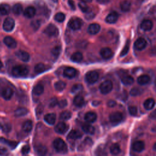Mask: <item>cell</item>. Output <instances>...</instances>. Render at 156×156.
<instances>
[{
    "mask_svg": "<svg viewBox=\"0 0 156 156\" xmlns=\"http://www.w3.org/2000/svg\"><path fill=\"white\" fill-rule=\"evenodd\" d=\"M122 82L124 86H130L134 83V79L131 76L125 75L122 77Z\"/></svg>",
    "mask_w": 156,
    "mask_h": 156,
    "instance_id": "cell-28",
    "label": "cell"
},
{
    "mask_svg": "<svg viewBox=\"0 0 156 156\" xmlns=\"http://www.w3.org/2000/svg\"><path fill=\"white\" fill-rule=\"evenodd\" d=\"M10 11V6L7 4H2L0 5V13L3 15H6L9 14Z\"/></svg>",
    "mask_w": 156,
    "mask_h": 156,
    "instance_id": "cell-36",
    "label": "cell"
},
{
    "mask_svg": "<svg viewBox=\"0 0 156 156\" xmlns=\"http://www.w3.org/2000/svg\"><path fill=\"white\" fill-rule=\"evenodd\" d=\"M142 93V90L139 87H134L130 92V95L134 96H139V95L141 94Z\"/></svg>",
    "mask_w": 156,
    "mask_h": 156,
    "instance_id": "cell-47",
    "label": "cell"
},
{
    "mask_svg": "<svg viewBox=\"0 0 156 156\" xmlns=\"http://www.w3.org/2000/svg\"><path fill=\"white\" fill-rule=\"evenodd\" d=\"M44 120L48 124L50 125H52L56 122V116L54 113H48L45 116Z\"/></svg>",
    "mask_w": 156,
    "mask_h": 156,
    "instance_id": "cell-25",
    "label": "cell"
},
{
    "mask_svg": "<svg viewBox=\"0 0 156 156\" xmlns=\"http://www.w3.org/2000/svg\"><path fill=\"white\" fill-rule=\"evenodd\" d=\"M58 106H59L60 108H64L67 106V101L65 100H62L58 102Z\"/></svg>",
    "mask_w": 156,
    "mask_h": 156,
    "instance_id": "cell-52",
    "label": "cell"
},
{
    "mask_svg": "<svg viewBox=\"0 0 156 156\" xmlns=\"http://www.w3.org/2000/svg\"><path fill=\"white\" fill-rule=\"evenodd\" d=\"M155 104V102L154 99L148 98L145 101L143 105H144V107L145 108V109H146L148 110H150L153 109Z\"/></svg>",
    "mask_w": 156,
    "mask_h": 156,
    "instance_id": "cell-33",
    "label": "cell"
},
{
    "mask_svg": "<svg viewBox=\"0 0 156 156\" xmlns=\"http://www.w3.org/2000/svg\"><path fill=\"white\" fill-rule=\"evenodd\" d=\"M28 113V110L24 107H20L17 109L15 111V116L16 117H20L26 115Z\"/></svg>",
    "mask_w": 156,
    "mask_h": 156,
    "instance_id": "cell-37",
    "label": "cell"
},
{
    "mask_svg": "<svg viewBox=\"0 0 156 156\" xmlns=\"http://www.w3.org/2000/svg\"><path fill=\"white\" fill-rule=\"evenodd\" d=\"M8 149L5 148L4 147H1L0 148V154L1 155H6L8 153Z\"/></svg>",
    "mask_w": 156,
    "mask_h": 156,
    "instance_id": "cell-55",
    "label": "cell"
},
{
    "mask_svg": "<svg viewBox=\"0 0 156 156\" xmlns=\"http://www.w3.org/2000/svg\"><path fill=\"white\" fill-rule=\"evenodd\" d=\"M30 151V147L29 145H25L22 149V153L23 155L28 154Z\"/></svg>",
    "mask_w": 156,
    "mask_h": 156,
    "instance_id": "cell-51",
    "label": "cell"
},
{
    "mask_svg": "<svg viewBox=\"0 0 156 156\" xmlns=\"http://www.w3.org/2000/svg\"><path fill=\"white\" fill-rule=\"evenodd\" d=\"M14 92L11 88L9 87H6L4 88L3 91H2V96L3 98L6 100H9L11 99V98L12 97Z\"/></svg>",
    "mask_w": 156,
    "mask_h": 156,
    "instance_id": "cell-19",
    "label": "cell"
},
{
    "mask_svg": "<svg viewBox=\"0 0 156 156\" xmlns=\"http://www.w3.org/2000/svg\"><path fill=\"white\" fill-rule=\"evenodd\" d=\"M120 8L122 11L127 12L130 10L131 8V3L128 0H124L120 3Z\"/></svg>",
    "mask_w": 156,
    "mask_h": 156,
    "instance_id": "cell-31",
    "label": "cell"
},
{
    "mask_svg": "<svg viewBox=\"0 0 156 156\" xmlns=\"http://www.w3.org/2000/svg\"><path fill=\"white\" fill-rule=\"evenodd\" d=\"M44 32L50 37H57L59 33L58 28L53 24H50L45 29Z\"/></svg>",
    "mask_w": 156,
    "mask_h": 156,
    "instance_id": "cell-7",
    "label": "cell"
},
{
    "mask_svg": "<svg viewBox=\"0 0 156 156\" xmlns=\"http://www.w3.org/2000/svg\"><path fill=\"white\" fill-rule=\"evenodd\" d=\"M23 130L26 132H29L32 129V122L31 120L26 121L23 124Z\"/></svg>",
    "mask_w": 156,
    "mask_h": 156,
    "instance_id": "cell-38",
    "label": "cell"
},
{
    "mask_svg": "<svg viewBox=\"0 0 156 156\" xmlns=\"http://www.w3.org/2000/svg\"><path fill=\"white\" fill-rule=\"evenodd\" d=\"M4 43L8 47L11 49L15 48L17 45L15 39L10 36H7L4 38Z\"/></svg>",
    "mask_w": 156,
    "mask_h": 156,
    "instance_id": "cell-14",
    "label": "cell"
},
{
    "mask_svg": "<svg viewBox=\"0 0 156 156\" xmlns=\"http://www.w3.org/2000/svg\"><path fill=\"white\" fill-rule=\"evenodd\" d=\"M54 19L55 20L57 21L58 23H62L63 22L65 19V15L64 14L62 13V12H59V13H57L55 16H54Z\"/></svg>",
    "mask_w": 156,
    "mask_h": 156,
    "instance_id": "cell-46",
    "label": "cell"
},
{
    "mask_svg": "<svg viewBox=\"0 0 156 156\" xmlns=\"http://www.w3.org/2000/svg\"><path fill=\"white\" fill-rule=\"evenodd\" d=\"M40 22L38 20H34L31 22V27L32 28L35 30V31H37L39 28H40Z\"/></svg>",
    "mask_w": 156,
    "mask_h": 156,
    "instance_id": "cell-48",
    "label": "cell"
},
{
    "mask_svg": "<svg viewBox=\"0 0 156 156\" xmlns=\"http://www.w3.org/2000/svg\"><path fill=\"white\" fill-rule=\"evenodd\" d=\"M132 149L135 152H141L145 148V144L143 141H136L132 144Z\"/></svg>",
    "mask_w": 156,
    "mask_h": 156,
    "instance_id": "cell-12",
    "label": "cell"
},
{
    "mask_svg": "<svg viewBox=\"0 0 156 156\" xmlns=\"http://www.w3.org/2000/svg\"><path fill=\"white\" fill-rule=\"evenodd\" d=\"M44 92V86L41 84H38L36 85L33 89V93L35 96H40Z\"/></svg>",
    "mask_w": 156,
    "mask_h": 156,
    "instance_id": "cell-32",
    "label": "cell"
},
{
    "mask_svg": "<svg viewBox=\"0 0 156 156\" xmlns=\"http://www.w3.org/2000/svg\"><path fill=\"white\" fill-rule=\"evenodd\" d=\"M68 4L71 8V10H76V7H75V4H74V2L73 1V0H68Z\"/></svg>",
    "mask_w": 156,
    "mask_h": 156,
    "instance_id": "cell-54",
    "label": "cell"
},
{
    "mask_svg": "<svg viewBox=\"0 0 156 156\" xmlns=\"http://www.w3.org/2000/svg\"><path fill=\"white\" fill-rule=\"evenodd\" d=\"M130 40H128L127 42H126V44H125L123 50L121 52V54H120L121 57H124L128 53L129 50V48H130Z\"/></svg>",
    "mask_w": 156,
    "mask_h": 156,
    "instance_id": "cell-43",
    "label": "cell"
},
{
    "mask_svg": "<svg viewBox=\"0 0 156 156\" xmlns=\"http://www.w3.org/2000/svg\"><path fill=\"white\" fill-rule=\"evenodd\" d=\"M116 105V103L113 100H110L107 102V106L109 107H113Z\"/></svg>",
    "mask_w": 156,
    "mask_h": 156,
    "instance_id": "cell-56",
    "label": "cell"
},
{
    "mask_svg": "<svg viewBox=\"0 0 156 156\" xmlns=\"http://www.w3.org/2000/svg\"><path fill=\"white\" fill-rule=\"evenodd\" d=\"M0 143L8 145L12 149H15L16 147V146L18 145L17 142H14V141H10V140L6 139L4 138H0Z\"/></svg>",
    "mask_w": 156,
    "mask_h": 156,
    "instance_id": "cell-27",
    "label": "cell"
},
{
    "mask_svg": "<svg viewBox=\"0 0 156 156\" xmlns=\"http://www.w3.org/2000/svg\"><path fill=\"white\" fill-rule=\"evenodd\" d=\"M110 151L113 155H118L121 152V148L118 143H113L110 148Z\"/></svg>",
    "mask_w": 156,
    "mask_h": 156,
    "instance_id": "cell-35",
    "label": "cell"
},
{
    "mask_svg": "<svg viewBox=\"0 0 156 156\" xmlns=\"http://www.w3.org/2000/svg\"><path fill=\"white\" fill-rule=\"evenodd\" d=\"M129 113L132 116H136L138 113V109L136 106H129L128 108Z\"/></svg>",
    "mask_w": 156,
    "mask_h": 156,
    "instance_id": "cell-49",
    "label": "cell"
},
{
    "mask_svg": "<svg viewBox=\"0 0 156 156\" xmlns=\"http://www.w3.org/2000/svg\"><path fill=\"white\" fill-rule=\"evenodd\" d=\"M153 27L152 22L149 20H143L140 25L141 29L144 31H149L152 29Z\"/></svg>",
    "mask_w": 156,
    "mask_h": 156,
    "instance_id": "cell-17",
    "label": "cell"
},
{
    "mask_svg": "<svg viewBox=\"0 0 156 156\" xmlns=\"http://www.w3.org/2000/svg\"><path fill=\"white\" fill-rule=\"evenodd\" d=\"M98 3H99L100 4H106L109 3V0H96Z\"/></svg>",
    "mask_w": 156,
    "mask_h": 156,
    "instance_id": "cell-59",
    "label": "cell"
},
{
    "mask_svg": "<svg viewBox=\"0 0 156 156\" xmlns=\"http://www.w3.org/2000/svg\"><path fill=\"white\" fill-rule=\"evenodd\" d=\"M149 118L152 120H156V109L150 113Z\"/></svg>",
    "mask_w": 156,
    "mask_h": 156,
    "instance_id": "cell-57",
    "label": "cell"
},
{
    "mask_svg": "<svg viewBox=\"0 0 156 156\" xmlns=\"http://www.w3.org/2000/svg\"><path fill=\"white\" fill-rule=\"evenodd\" d=\"M118 19V15L117 13L113 12L110 13L106 18V22L109 24L115 23Z\"/></svg>",
    "mask_w": 156,
    "mask_h": 156,
    "instance_id": "cell-15",
    "label": "cell"
},
{
    "mask_svg": "<svg viewBox=\"0 0 156 156\" xmlns=\"http://www.w3.org/2000/svg\"><path fill=\"white\" fill-rule=\"evenodd\" d=\"M12 73L14 76L17 77H26L29 73L28 68L23 65H16L12 68Z\"/></svg>",
    "mask_w": 156,
    "mask_h": 156,
    "instance_id": "cell-1",
    "label": "cell"
},
{
    "mask_svg": "<svg viewBox=\"0 0 156 156\" xmlns=\"http://www.w3.org/2000/svg\"><path fill=\"white\" fill-rule=\"evenodd\" d=\"M80 1L84 3H91L92 2V0H80Z\"/></svg>",
    "mask_w": 156,
    "mask_h": 156,
    "instance_id": "cell-60",
    "label": "cell"
},
{
    "mask_svg": "<svg viewBox=\"0 0 156 156\" xmlns=\"http://www.w3.org/2000/svg\"><path fill=\"white\" fill-rule=\"evenodd\" d=\"M123 115L121 112H115L112 113L109 116L110 122L113 124H117L120 123L123 120Z\"/></svg>",
    "mask_w": 156,
    "mask_h": 156,
    "instance_id": "cell-6",
    "label": "cell"
},
{
    "mask_svg": "<svg viewBox=\"0 0 156 156\" xmlns=\"http://www.w3.org/2000/svg\"><path fill=\"white\" fill-rule=\"evenodd\" d=\"M78 6H79V8L82 10V12H83L84 13H88V12H90V9L86 4V3L81 2V3L78 4Z\"/></svg>",
    "mask_w": 156,
    "mask_h": 156,
    "instance_id": "cell-45",
    "label": "cell"
},
{
    "mask_svg": "<svg viewBox=\"0 0 156 156\" xmlns=\"http://www.w3.org/2000/svg\"><path fill=\"white\" fill-rule=\"evenodd\" d=\"M84 119L87 122L90 123H94L96 120L97 115L94 112H87L85 115Z\"/></svg>",
    "mask_w": 156,
    "mask_h": 156,
    "instance_id": "cell-20",
    "label": "cell"
},
{
    "mask_svg": "<svg viewBox=\"0 0 156 156\" xmlns=\"http://www.w3.org/2000/svg\"><path fill=\"white\" fill-rule=\"evenodd\" d=\"M82 90H83V86L80 84H77L74 85L72 87L71 92L73 94H76V93H78L82 92Z\"/></svg>",
    "mask_w": 156,
    "mask_h": 156,
    "instance_id": "cell-42",
    "label": "cell"
},
{
    "mask_svg": "<svg viewBox=\"0 0 156 156\" xmlns=\"http://www.w3.org/2000/svg\"><path fill=\"white\" fill-rule=\"evenodd\" d=\"M3 29L6 32L12 31L15 27V21L12 18L8 17L6 18L3 23Z\"/></svg>",
    "mask_w": 156,
    "mask_h": 156,
    "instance_id": "cell-8",
    "label": "cell"
},
{
    "mask_svg": "<svg viewBox=\"0 0 156 156\" xmlns=\"http://www.w3.org/2000/svg\"><path fill=\"white\" fill-rule=\"evenodd\" d=\"M57 104H58V101L57 100L56 98H52L50 103V107H55Z\"/></svg>",
    "mask_w": 156,
    "mask_h": 156,
    "instance_id": "cell-53",
    "label": "cell"
},
{
    "mask_svg": "<svg viewBox=\"0 0 156 156\" xmlns=\"http://www.w3.org/2000/svg\"><path fill=\"white\" fill-rule=\"evenodd\" d=\"M101 29V26L97 23H93L89 25L88 28V32L91 35H95L98 33Z\"/></svg>",
    "mask_w": 156,
    "mask_h": 156,
    "instance_id": "cell-16",
    "label": "cell"
},
{
    "mask_svg": "<svg viewBox=\"0 0 156 156\" xmlns=\"http://www.w3.org/2000/svg\"><path fill=\"white\" fill-rule=\"evenodd\" d=\"M53 146L54 149L58 152L61 154H65L67 152V146L65 142L60 138H58L54 140L53 142Z\"/></svg>",
    "mask_w": 156,
    "mask_h": 156,
    "instance_id": "cell-2",
    "label": "cell"
},
{
    "mask_svg": "<svg viewBox=\"0 0 156 156\" xmlns=\"http://www.w3.org/2000/svg\"><path fill=\"white\" fill-rule=\"evenodd\" d=\"M113 89V84L112 81L107 80L103 83L100 86V90L103 94H107L109 93Z\"/></svg>",
    "mask_w": 156,
    "mask_h": 156,
    "instance_id": "cell-5",
    "label": "cell"
},
{
    "mask_svg": "<svg viewBox=\"0 0 156 156\" xmlns=\"http://www.w3.org/2000/svg\"><path fill=\"white\" fill-rule=\"evenodd\" d=\"M86 81L89 84H93L99 79V74L95 71H88L85 77Z\"/></svg>",
    "mask_w": 156,
    "mask_h": 156,
    "instance_id": "cell-4",
    "label": "cell"
},
{
    "mask_svg": "<svg viewBox=\"0 0 156 156\" xmlns=\"http://www.w3.org/2000/svg\"><path fill=\"white\" fill-rule=\"evenodd\" d=\"M147 46V42L143 38H139L135 42L134 46L135 50L138 51H142L144 50Z\"/></svg>",
    "mask_w": 156,
    "mask_h": 156,
    "instance_id": "cell-9",
    "label": "cell"
},
{
    "mask_svg": "<svg viewBox=\"0 0 156 156\" xmlns=\"http://www.w3.org/2000/svg\"><path fill=\"white\" fill-rule=\"evenodd\" d=\"M153 148L155 151H156V143H155V144L154 145V146H153Z\"/></svg>",
    "mask_w": 156,
    "mask_h": 156,
    "instance_id": "cell-62",
    "label": "cell"
},
{
    "mask_svg": "<svg viewBox=\"0 0 156 156\" xmlns=\"http://www.w3.org/2000/svg\"><path fill=\"white\" fill-rule=\"evenodd\" d=\"M52 1L54 3H57L58 2V0H52Z\"/></svg>",
    "mask_w": 156,
    "mask_h": 156,
    "instance_id": "cell-63",
    "label": "cell"
},
{
    "mask_svg": "<svg viewBox=\"0 0 156 156\" xmlns=\"http://www.w3.org/2000/svg\"><path fill=\"white\" fill-rule=\"evenodd\" d=\"M64 75L65 77L71 79L76 75V70L72 67H68L64 71Z\"/></svg>",
    "mask_w": 156,
    "mask_h": 156,
    "instance_id": "cell-18",
    "label": "cell"
},
{
    "mask_svg": "<svg viewBox=\"0 0 156 156\" xmlns=\"http://www.w3.org/2000/svg\"><path fill=\"white\" fill-rule=\"evenodd\" d=\"M12 12L15 15L21 14L23 12V6L20 4H16L12 8Z\"/></svg>",
    "mask_w": 156,
    "mask_h": 156,
    "instance_id": "cell-39",
    "label": "cell"
},
{
    "mask_svg": "<svg viewBox=\"0 0 156 156\" xmlns=\"http://www.w3.org/2000/svg\"><path fill=\"white\" fill-rule=\"evenodd\" d=\"M54 129L57 133L59 134H64L68 130V126L64 122H60L56 125Z\"/></svg>",
    "mask_w": 156,
    "mask_h": 156,
    "instance_id": "cell-11",
    "label": "cell"
},
{
    "mask_svg": "<svg viewBox=\"0 0 156 156\" xmlns=\"http://www.w3.org/2000/svg\"><path fill=\"white\" fill-rule=\"evenodd\" d=\"M71 116H72V113H71V112L68 110L64 111L62 113H61V114L60 115V119L64 121L68 120L71 118Z\"/></svg>",
    "mask_w": 156,
    "mask_h": 156,
    "instance_id": "cell-41",
    "label": "cell"
},
{
    "mask_svg": "<svg viewBox=\"0 0 156 156\" xmlns=\"http://www.w3.org/2000/svg\"><path fill=\"white\" fill-rule=\"evenodd\" d=\"M101 56L105 60H109L113 57V53L109 48H103L100 51Z\"/></svg>",
    "mask_w": 156,
    "mask_h": 156,
    "instance_id": "cell-10",
    "label": "cell"
},
{
    "mask_svg": "<svg viewBox=\"0 0 156 156\" xmlns=\"http://www.w3.org/2000/svg\"><path fill=\"white\" fill-rule=\"evenodd\" d=\"M35 150L36 152L39 155H45L47 153V148L43 145H37L35 146Z\"/></svg>",
    "mask_w": 156,
    "mask_h": 156,
    "instance_id": "cell-30",
    "label": "cell"
},
{
    "mask_svg": "<svg viewBox=\"0 0 156 156\" xmlns=\"http://www.w3.org/2000/svg\"><path fill=\"white\" fill-rule=\"evenodd\" d=\"M70 58L71 61H73V62L79 63L82 61L83 56L80 52H76L72 54Z\"/></svg>",
    "mask_w": 156,
    "mask_h": 156,
    "instance_id": "cell-26",
    "label": "cell"
},
{
    "mask_svg": "<svg viewBox=\"0 0 156 156\" xmlns=\"http://www.w3.org/2000/svg\"><path fill=\"white\" fill-rule=\"evenodd\" d=\"M54 87L56 90L58 91V92H61L62 90H64L65 89V88L66 87V84L63 82V81H57L54 84Z\"/></svg>",
    "mask_w": 156,
    "mask_h": 156,
    "instance_id": "cell-40",
    "label": "cell"
},
{
    "mask_svg": "<svg viewBox=\"0 0 156 156\" xmlns=\"http://www.w3.org/2000/svg\"><path fill=\"white\" fill-rule=\"evenodd\" d=\"M73 103L76 107H82L85 103L84 98L80 94L76 95L74 99Z\"/></svg>",
    "mask_w": 156,
    "mask_h": 156,
    "instance_id": "cell-22",
    "label": "cell"
},
{
    "mask_svg": "<svg viewBox=\"0 0 156 156\" xmlns=\"http://www.w3.org/2000/svg\"><path fill=\"white\" fill-rule=\"evenodd\" d=\"M36 112H37L36 113H37V115H39L42 114V112H43V107H42V106H38V107H37V109Z\"/></svg>",
    "mask_w": 156,
    "mask_h": 156,
    "instance_id": "cell-58",
    "label": "cell"
},
{
    "mask_svg": "<svg viewBox=\"0 0 156 156\" xmlns=\"http://www.w3.org/2000/svg\"><path fill=\"white\" fill-rule=\"evenodd\" d=\"M82 129L84 130V132L90 135H93L94 133V130H95L94 128L88 123L84 124L82 126Z\"/></svg>",
    "mask_w": 156,
    "mask_h": 156,
    "instance_id": "cell-29",
    "label": "cell"
},
{
    "mask_svg": "<svg viewBox=\"0 0 156 156\" xmlns=\"http://www.w3.org/2000/svg\"><path fill=\"white\" fill-rule=\"evenodd\" d=\"M16 56L18 58L25 62H27L30 59V56L29 53L25 51L19 50L16 52Z\"/></svg>",
    "mask_w": 156,
    "mask_h": 156,
    "instance_id": "cell-13",
    "label": "cell"
},
{
    "mask_svg": "<svg viewBox=\"0 0 156 156\" xmlns=\"http://www.w3.org/2000/svg\"><path fill=\"white\" fill-rule=\"evenodd\" d=\"M46 70H47V66L42 63L37 64L34 68V71L37 74L42 73L45 71Z\"/></svg>",
    "mask_w": 156,
    "mask_h": 156,
    "instance_id": "cell-34",
    "label": "cell"
},
{
    "mask_svg": "<svg viewBox=\"0 0 156 156\" xmlns=\"http://www.w3.org/2000/svg\"><path fill=\"white\" fill-rule=\"evenodd\" d=\"M155 86H156V79H155Z\"/></svg>",
    "mask_w": 156,
    "mask_h": 156,
    "instance_id": "cell-64",
    "label": "cell"
},
{
    "mask_svg": "<svg viewBox=\"0 0 156 156\" xmlns=\"http://www.w3.org/2000/svg\"><path fill=\"white\" fill-rule=\"evenodd\" d=\"M150 77L146 74H143L139 76L137 79V82L140 85L144 86L148 84L150 82Z\"/></svg>",
    "mask_w": 156,
    "mask_h": 156,
    "instance_id": "cell-23",
    "label": "cell"
},
{
    "mask_svg": "<svg viewBox=\"0 0 156 156\" xmlns=\"http://www.w3.org/2000/svg\"><path fill=\"white\" fill-rule=\"evenodd\" d=\"M82 25H83V22L82 20L77 17L72 18L68 23V27L74 31L80 29L82 28Z\"/></svg>",
    "mask_w": 156,
    "mask_h": 156,
    "instance_id": "cell-3",
    "label": "cell"
},
{
    "mask_svg": "<svg viewBox=\"0 0 156 156\" xmlns=\"http://www.w3.org/2000/svg\"><path fill=\"white\" fill-rule=\"evenodd\" d=\"M11 125L9 123L6 124L2 126V129L4 132H9L11 130Z\"/></svg>",
    "mask_w": 156,
    "mask_h": 156,
    "instance_id": "cell-50",
    "label": "cell"
},
{
    "mask_svg": "<svg viewBox=\"0 0 156 156\" xmlns=\"http://www.w3.org/2000/svg\"><path fill=\"white\" fill-rule=\"evenodd\" d=\"M36 14V10L34 7L29 6L24 11V15L28 18H31L35 16Z\"/></svg>",
    "mask_w": 156,
    "mask_h": 156,
    "instance_id": "cell-24",
    "label": "cell"
},
{
    "mask_svg": "<svg viewBox=\"0 0 156 156\" xmlns=\"http://www.w3.org/2000/svg\"><path fill=\"white\" fill-rule=\"evenodd\" d=\"M82 134L79 130H72L68 134V137L71 140H77L82 137Z\"/></svg>",
    "mask_w": 156,
    "mask_h": 156,
    "instance_id": "cell-21",
    "label": "cell"
},
{
    "mask_svg": "<svg viewBox=\"0 0 156 156\" xmlns=\"http://www.w3.org/2000/svg\"><path fill=\"white\" fill-rule=\"evenodd\" d=\"M61 52V47L60 46H55L54 48H53V49L51 51V54L55 58H57L58 56H59Z\"/></svg>",
    "mask_w": 156,
    "mask_h": 156,
    "instance_id": "cell-44",
    "label": "cell"
},
{
    "mask_svg": "<svg viewBox=\"0 0 156 156\" xmlns=\"http://www.w3.org/2000/svg\"><path fill=\"white\" fill-rule=\"evenodd\" d=\"M2 67H3V63L1 61H0V69L2 68Z\"/></svg>",
    "mask_w": 156,
    "mask_h": 156,
    "instance_id": "cell-61",
    "label": "cell"
}]
</instances>
